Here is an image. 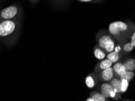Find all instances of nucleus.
I'll list each match as a JSON object with an SVG mask.
<instances>
[{
	"mask_svg": "<svg viewBox=\"0 0 135 101\" xmlns=\"http://www.w3.org/2000/svg\"><path fill=\"white\" fill-rule=\"evenodd\" d=\"M130 43L133 45V46L135 47V33H134L133 34L132 38H131V42Z\"/></svg>",
	"mask_w": 135,
	"mask_h": 101,
	"instance_id": "a211bd4d",
	"label": "nucleus"
},
{
	"mask_svg": "<svg viewBox=\"0 0 135 101\" xmlns=\"http://www.w3.org/2000/svg\"><path fill=\"white\" fill-rule=\"evenodd\" d=\"M91 98L94 101H105V98L101 93H93L91 94Z\"/></svg>",
	"mask_w": 135,
	"mask_h": 101,
	"instance_id": "ddd939ff",
	"label": "nucleus"
},
{
	"mask_svg": "<svg viewBox=\"0 0 135 101\" xmlns=\"http://www.w3.org/2000/svg\"><path fill=\"white\" fill-rule=\"evenodd\" d=\"M128 29V26L122 21H114L112 22L109 26L110 33L113 35H117L120 32H124Z\"/></svg>",
	"mask_w": 135,
	"mask_h": 101,
	"instance_id": "f03ea898",
	"label": "nucleus"
},
{
	"mask_svg": "<svg viewBox=\"0 0 135 101\" xmlns=\"http://www.w3.org/2000/svg\"><path fill=\"white\" fill-rule=\"evenodd\" d=\"M17 11V8L15 6H11L2 10L1 15L4 19H11L15 16Z\"/></svg>",
	"mask_w": 135,
	"mask_h": 101,
	"instance_id": "20e7f679",
	"label": "nucleus"
},
{
	"mask_svg": "<svg viewBox=\"0 0 135 101\" xmlns=\"http://www.w3.org/2000/svg\"><path fill=\"white\" fill-rule=\"evenodd\" d=\"M112 64H113V62L111 61L108 60V59H105V60H103L101 62V64H100V68L102 70H105L108 68L111 67Z\"/></svg>",
	"mask_w": 135,
	"mask_h": 101,
	"instance_id": "f8f14e48",
	"label": "nucleus"
},
{
	"mask_svg": "<svg viewBox=\"0 0 135 101\" xmlns=\"http://www.w3.org/2000/svg\"><path fill=\"white\" fill-rule=\"evenodd\" d=\"M134 76V73L133 71H126L123 75L120 76V80H126L128 82L130 81L131 80L133 79V78Z\"/></svg>",
	"mask_w": 135,
	"mask_h": 101,
	"instance_id": "9d476101",
	"label": "nucleus"
},
{
	"mask_svg": "<svg viewBox=\"0 0 135 101\" xmlns=\"http://www.w3.org/2000/svg\"><path fill=\"white\" fill-rule=\"evenodd\" d=\"M110 85L113 88V91L115 93H121V81L118 79H113L110 82Z\"/></svg>",
	"mask_w": 135,
	"mask_h": 101,
	"instance_id": "0eeeda50",
	"label": "nucleus"
},
{
	"mask_svg": "<svg viewBox=\"0 0 135 101\" xmlns=\"http://www.w3.org/2000/svg\"><path fill=\"white\" fill-rule=\"evenodd\" d=\"M113 92V88L109 84H104L101 86V94L105 98H110L111 93Z\"/></svg>",
	"mask_w": 135,
	"mask_h": 101,
	"instance_id": "39448f33",
	"label": "nucleus"
},
{
	"mask_svg": "<svg viewBox=\"0 0 135 101\" xmlns=\"http://www.w3.org/2000/svg\"><path fill=\"white\" fill-rule=\"evenodd\" d=\"M107 58L108 60L111 61L112 62H116L119 59V55L117 51H112L107 56Z\"/></svg>",
	"mask_w": 135,
	"mask_h": 101,
	"instance_id": "9b49d317",
	"label": "nucleus"
},
{
	"mask_svg": "<svg viewBox=\"0 0 135 101\" xmlns=\"http://www.w3.org/2000/svg\"><path fill=\"white\" fill-rule=\"evenodd\" d=\"M94 54H95V57H97V59H99V60H102V59H103L104 57H105V53L99 49H96L95 50V52H94Z\"/></svg>",
	"mask_w": 135,
	"mask_h": 101,
	"instance_id": "4468645a",
	"label": "nucleus"
},
{
	"mask_svg": "<svg viewBox=\"0 0 135 101\" xmlns=\"http://www.w3.org/2000/svg\"><path fill=\"white\" fill-rule=\"evenodd\" d=\"M85 83L89 88H93L95 86V81L91 76H87L85 79Z\"/></svg>",
	"mask_w": 135,
	"mask_h": 101,
	"instance_id": "2eb2a0df",
	"label": "nucleus"
},
{
	"mask_svg": "<svg viewBox=\"0 0 135 101\" xmlns=\"http://www.w3.org/2000/svg\"><path fill=\"white\" fill-rule=\"evenodd\" d=\"M113 70L114 71L116 75H118L119 76L122 75L126 71V69L124 67L123 64H122L121 63H116L113 66Z\"/></svg>",
	"mask_w": 135,
	"mask_h": 101,
	"instance_id": "1a4fd4ad",
	"label": "nucleus"
},
{
	"mask_svg": "<svg viewBox=\"0 0 135 101\" xmlns=\"http://www.w3.org/2000/svg\"><path fill=\"white\" fill-rule=\"evenodd\" d=\"M126 71H133L135 69V60L134 59H129L123 64Z\"/></svg>",
	"mask_w": 135,
	"mask_h": 101,
	"instance_id": "6e6552de",
	"label": "nucleus"
},
{
	"mask_svg": "<svg viewBox=\"0 0 135 101\" xmlns=\"http://www.w3.org/2000/svg\"><path fill=\"white\" fill-rule=\"evenodd\" d=\"M15 29V24L12 21L7 20L0 24V36H6L11 34Z\"/></svg>",
	"mask_w": 135,
	"mask_h": 101,
	"instance_id": "f257e3e1",
	"label": "nucleus"
},
{
	"mask_svg": "<svg viewBox=\"0 0 135 101\" xmlns=\"http://www.w3.org/2000/svg\"><path fill=\"white\" fill-rule=\"evenodd\" d=\"M134 47L133 46V45L131 44L130 42L129 43H127L126 44H125V46L124 47V49L126 51H131L133 50V49H134Z\"/></svg>",
	"mask_w": 135,
	"mask_h": 101,
	"instance_id": "f3484780",
	"label": "nucleus"
},
{
	"mask_svg": "<svg viewBox=\"0 0 135 101\" xmlns=\"http://www.w3.org/2000/svg\"><path fill=\"white\" fill-rule=\"evenodd\" d=\"M99 44L102 48L105 49L107 52H112L114 48V43L109 36H102L99 41Z\"/></svg>",
	"mask_w": 135,
	"mask_h": 101,
	"instance_id": "7ed1b4c3",
	"label": "nucleus"
},
{
	"mask_svg": "<svg viewBox=\"0 0 135 101\" xmlns=\"http://www.w3.org/2000/svg\"><path fill=\"white\" fill-rule=\"evenodd\" d=\"M113 70L112 67L104 70L102 73V78L105 81H109L113 78Z\"/></svg>",
	"mask_w": 135,
	"mask_h": 101,
	"instance_id": "423d86ee",
	"label": "nucleus"
},
{
	"mask_svg": "<svg viewBox=\"0 0 135 101\" xmlns=\"http://www.w3.org/2000/svg\"><path fill=\"white\" fill-rule=\"evenodd\" d=\"M121 87H120V89H121V92L124 93L126 92L128 89V82L126 80H121Z\"/></svg>",
	"mask_w": 135,
	"mask_h": 101,
	"instance_id": "dca6fc26",
	"label": "nucleus"
},
{
	"mask_svg": "<svg viewBox=\"0 0 135 101\" xmlns=\"http://www.w3.org/2000/svg\"><path fill=\"white\" fill-rule=\"evenodd\" d=\"M79 1H81L82 2H89L91 1V0H79Z\"/></svg>",
	"mask_w": 135,
	"mask_h": 101,
	"instance_id": "6ab92c4d",
	"label": "nucleus"
},
{
	"mask_svg": "<svg viewBox=\"0 0 135 101\" xmlns=\"http://www.w3.org/2000/svg\"><path fill=\"white\" fill-rule=\"evenodd\" d=\"M86 101H94V100L93 99H92L91 98H89V99H87V100Z\"/></svg>",
	"mask_w": 135,
	"mask_h": 101,
	"instance_id": "aec40b11",
	"label": "nucleus"
}]
</instances>
